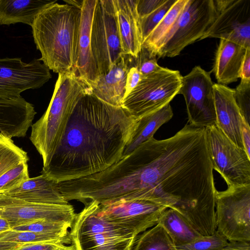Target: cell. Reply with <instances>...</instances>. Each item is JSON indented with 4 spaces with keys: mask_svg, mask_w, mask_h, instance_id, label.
<instances>
[{
    "mask_svg": "<svg viewBox=\"0 0 250 250\" xmlns=\"http://www.w3.org/2000/svg\"><path fill=\"white\" fill-rule=\"evenodd\" d=\"M137 122L122 107L110 105L91 92L85 94L42 174L59 183L104 170L123 156Z\"/></svg>",
    "mask_w": 250,
    "mask_h": 250,
    "instance_id": "1",
    "label": "cell"
},
{
    "mask_svg": "<svg viewBox=\"0 0 250 250\" xmlns=\"http://www.w3.org/2000/svg\"><path fill=\"white\" fill-rule=\"evenodd\" d=\"M81 8L56 1L42 10L31 26L39 60L58 74L72 71L77 54Z\"/></svg>",
    "mask_w": 250,
    "mask_h": 250,
    "instance_id": "2",
    "label": "cell"
},
{
    "mask_svg": "<svg viewBox=\"0 0 250 250\" xmlns=\"http://www.w3.org/2000/svg\"><path fill=\"white\" fill-rule=\"evenodd\" d=\"M91 92L73 71L58 74L47 109L31 126L29 139L42 156V167L49 164L78 101Z\"/></svg>",
    "mask_w": 250,
    "mask_h": 250,
    "instance_id": "3",
    "label": "cell"
},
{
    "mask_svg": "<svg viewBox=\"0 0 250 250\" xmlns=\"http://www.w3.org/2000/svg\"><path fill=\"white\" fill-rule=\"evenodd\" d=\"M99 204L90 201L76 216L69 231L76 250H132L138 237L99 213Z\"/></svg>",
    "mask_w": 250,
    "mask_h": 250,
    "instance_id": "4",
    "label": "cell"
},
{
    "mask_svg": "<svg viewBox=\"0 0 250 250\" xmlns=\"http://www.w3.org/2000/svg\"><path fill=\"white\" fill-rule=\"evenodd\" d=\"M182 77L178 70L162 67L143 77L124 99L121 107L137 119L157 111L179 94Z\"/></svg>",
    "mask_w": 250,
    "mask_h": 250,
    "instance_id": "5",
    "label": "cell"
},
{
    "mask_svg": "<svg viewBox=\"0 0 250 250\" xmlns=\"http://www.w3.org/2000/svg\"><path fill=\"white\" fill-rule=\"evenodd\" d=\"M217 229L229 242H250V184L217 191Z\"/></svg>",
    "mask_w": 250,
    "mask_h": 250,
    "instance_id": "6",
    "label": "cell"
},
{
    "mask_svg": "<svg viewBox=\"0 0 250 250\" xmlns=\"http://www.w3.org/2000/svg\"><path fill=\"white\" fill-rule=\"evenodd\" d=\"M93 55L99 77L124 55L113 0H97L91 27Z\"/></svg>",
    "mask_w": 250,
    "mask_h": 250,
    "instance_id": "7",
    "label": "cell"
},
{
    "mask_svg": "<svg viewBox=\"0 0 250 250\" xmlns=\"http://www.w3.org/2000/svg\"><path fill=\"white\" fill-rule=\"evenodd\" d=\"M217 15L214 0H188L157 57L172 58L179 55L186 46L200 40Z\"/></svg>",
    "mask_w": 250,
    "mask_h": 250,
    "instance_id": "8",
    "label": "cell"
},
{
    "mask_svg": "<svg viewBox=\"0 0 250 250\" xmlns=\"http://www.w3.org/2000/svg\"><path fill=\"white\" fill-rule=\"evenodd\" d=\"M213 169L228 186L250 184V157L214 124L205 127Z\"/></svg>",
    "mask_w": 250,
    "mask_h": 250,
    "instance_id": "9",
    "label": "cell"
},
{
    "mask_svg": "<svg viewBox=\"0 0 250 250\" xmlns=\"http://www.w3.org/2000/svg\"><path fill=\"white\" fill-rule=\"evenodd\" d=\"M211 72L196 66L182 77L179 94L185 100L189 124L194 126L206 127L216 123Z\"/></svg>",
    "mask_w": 250,
    "mask_h": 250,
    "instance_id": "10",
    "label": "cell"
},
{
    "mask_svg": "<svg viewBox=\"0 0 250 250\" xmlns=\"http://www.w3.org/2000/svg\"><path fill=\"white\" fill-rule=\"evenodd\" d=\"M50 70L38 59L26 63L20 58L0 59V100L18 98L21 93L42 86L51 78Z\"/></svg>",
    "mask_w": 250,
    "mask_h": 250,
    "instance_id": "11",
    "label": "cell"
},
{
    "mask_svg": "<svg viewBox=\"0 0 250 250\" xmlns=\"http://www.w3.org/2000/svg\"><path fill=\"white\" fill-rule=\"evenodd\" d=\"M218 11L213 23L200 40H228L250 47V0H214Z\"/></svg>",
    "mask_w": 250,
    "mask_h": 250,
    "instance_id": "12",
    "label": "cell"
},
{
    "mask_svg": "<svg viewBox=\"0 0 250 250\" xmlns=\"http://www.w3.org/2000/svg\"><path fill=\"white\" fill-rule=\"evenodd\" d=\"M167 208L151 201L136 199L100 205L98 211L106 221L138 236L157 224L161 215Z\"/></svg>",
    "mask_w": 250,
    "mask_h": 250,
    "instance_id": "13",
    "label": "cell"
},
{
    "mask_svg": "<svg viewBox=\"0 0 250 250\" xmlns=\"http://www.w3.org/2000/svg\"><path fill=\"white\" fill-rule=\"evenodd\" d=\"M76 216L73 206L39 204L0 194V216L11 229L39 220H46L71 226Z\"/></svg>",
    "mask_w": 250,
    "mask_h": 250,
    "instance_id": "14",
    "label": "cell"
},
{
    "mask_svg": "<svg viewBox=\"0 0 250 250\" xmlns=\"http://www.w3.org/2000/svg\"><path fill=\"white\" fill-rule=\"evenodd\" d=\"M97 2V0H83L81 7L76 58L72 70L91 89L99 77L92 53L91 42V23Z\"/></svg>",
    "mask_w": 250,
    "mask_h": 250,
    "instance_id": "15",
    "label": "cell"
},
{
    "mask_svg": "<svg viewBox=\"0 0 250 250\" xmlns=\"http://www.w3.org/2000/svg\"><path fill=\"white\" fill-rule=\"evenodd\" d=\"M213 93L215 125L234 145L244 149L242 126L245 119L236 102L234 89L216 83L213 84Z\"/></svg>",
    "mask_w": 250,
    "mask_h": 250,
    "instance_id": "16",
    "label": "cell"
},
{
    "mask_svg": "<svg viewBox=\"0 0 250 250\" xmlns=\"http://www.w3.org/2000/svg\"><path fill=\"white\" fill-rule=\"evenodd\" d=\"M124 55L136 58L142 48L138 0H113Z\"/></svg>",
    "mask_w": 250,
    "mask_h": 250,
    "instance_id": "17",
    "label": "cell"
},
{
    "mask_svg": "<svg viewBox=\"0 0 250 250\" xmlns=\"http://www.w3.org/2000/svg\"><path fill=\"white\" fill-rule=\"evenodd\" d=\"M130 57L124 55L105 75L100 76L91 92L103 101L121 107L125 92L126 75L130 66Z\"/></svg>",
    "mask_w": 250,
    "mask_h": 250,
    "instance_id": "18",
    "label": "cell"
},
{
    "mask_svg": "<svg viewBox=\"0 0 250 250\" xmlns=\"http://www.w3.org/2000/svg\"><path fill=\"white\" fill-rule=\"evenodd\" d=\"M2 194L35 203L69 204L61 192L58 183L43 174L29 178L20 186Z\"/></svg>",
    "mask_w": 250,
    "mask_h": 250,
    "instance_id": "19",
    "label": "cell"
},
{
    "mask_svg": "<svg viewBox=\"0 0 250 250\" xmlns=\"http://www.w3.org/2000/svg\"><path fill=\"white\" fill-rule=\"evenodd\" d=\"M247 48L228 40H220L211 71L214 74L217 83L226 85L236 82L240 78Z\"/></svg>",
    "mask_w": 250,
    "mask_h": 250,
    "instance_id": "20",
    "label": "cell"
},
{
    "mask_svg": "<svg viewBox=\"0 0 250 250\" xmlns=\"http://www.w3.org/2000/svg\"><path fill=\"white\" fill-rule=\"evenodd\" d=\"M50 0H0V25L22 23L31 27L38 15Z\"/></svg>",
    "mask_w": 250,
    "mask_h": 250,
    "instance_id": "21",
    "label": "cell"
},
{
    "mask_svg": "<svg viewBox=\"0 0 250 250\" xmlns=\"http://www.w3.org/2000/svg\"><path fill=\"white\" fill-rule=\"evenodd\" d=\"M173 115L171 106L168 104L160 109L137 119L136 127L125 146L123 155L132 152L142 143L153 137L160 126L169 121Z\"/></svg>",
    "mask_w": 250,
    "mask_h": 250,
    "instance_id": "22",
    "label": "cell"
},
{
    "mask_svg": "<svg viewBox=\"0 0 250 250\" xmlns=\"http://www.w3.org/2000/svg\"><path fill=\"white\" fill-rule=\"evenodd\" d=\"M188 0H176L163 19L142 42L150 56L157 57L181 15Z\"/></svg>",
    "mask_w": 250,
    "mask_h": 250,
    "instance_id": "23",
    "label": "cell"
},
{
    "mask_svg": "<svg viewBox=\"0 0 250 250\" xmlns=\"http://www.w3.org/2000/svg\"><path fill=\"white\" fill-rule=\"evenodd\" d=\"M166 230L176 246L188 244L201 235L178 211L167 208L158 223Z\"/></svg>",
    "mask_w": 250,
    "mask_h": 250,
    "instance_id": "24",
    "label": "cell"
},
{
    "mask_svg": "<svg viewBox=\"0 0 250 250\" xmlns=\"http://www.w3.org/2000/svg\"><path fill=\"white\" fill-rule=\"evenodd\" d=\"M132 250H181L165 229L157 224L137 237Z\"/></svg>",
    "mask_w": 250,
    "mask_h": 250,
    "instance_id": "25",
    "label": "cell"
},
{
    "mask_svg": "<svg viewBox=\"0 0 250 250\" xmlns=\"http://www.w3.org/2000/svg\"><path fill=\"white\" fill-rule=\"evenodd\" d=\"M27 153L17 146L11 138L0 133V177L22 162H28Z\"/></svg>",
    "mask_w": 250,
    "mask_h": 250,
    "instance_id": "26",
    "label": "cell"
},
{
    "mask_svg": "<svg viewBox=\"0 0 250 250\" xmlns=\"http://www.w3.org/2000/svg\"><path fill=\"white\" fill-rule=\"evenodd\" d=\"M0 242L21 244L58 242L65 244H71L69 237H64L52 234L12 229L0 233Z\"/></svg>",
    "mask_w": 250,
    "mask_h": 250,
    "instance_id": "27",
    "label": "cell"
},
{
    "mask_svg": "<svg viewBox=\"0 0 250 250\" xmlns=\"http://www.w3.org/2000/svg\"><path fill=\"white\" fill-rule=\"evenodd\" d=\"M68 224L42 219L14 227L12 229L69 237Z\"/></svg>",
    "mask_w": 250,
    "mask_h": 250,
    "instance_id": "28",
    "label": "cell"
},
{
    "mask_svg": "<svg viewBox=\"0 0 250 250\" xmlns=\"http://www.w3.org/2000/svg\"><path fill=\"white\" fill-rule=\"evenodd\" d=\"M27 162H22L0 177V194L20 186L29 179Z\"/></svg>",
    "mask_w": 250,
    "mask_h": 250,
    "instance_id": "29",
    "label": "cell"
},
{
    "mask_svg": "<svg viewBox=\"0 0 250 250\" xmlns=\"http://www.w3.org/2000/svg\"><path fill=\"white\" fill-rule=\"evenodd\" d=\"M229 242L217 230L210 235H200L191 242L177 247L181 250H221Z\"/></svg>",
    "mask_w": 250,
    "mask_h": 250,
    "instance_id": "30",
    "label": "cell"
},
{
    "mask_svg": "<svg viewBox=\"0 0 250 250\" xmlns=\"http://www.w3.org/2000/svg\"><path fill=\"white\" fill-rule=\"evenodd\" d=\"M176 1L166 0L164 3L153 12L144 17L139 18L143 42L163 19Z\"/></svg>",
    "mask_w": 250,
    "mask_h": 250,
    "instance_id": "31",
    "label": "cell"
},
{
    "mask_svg": "<svg viewBox=\"0 0 250 250\" xmlns=\"http://www.w3.org/2000/svg\"><path fill=\"white\" fill-rule=\"evenodd\" d=\"M234 89L236 102L245 120L250 121V82L241 81Z\"/></svg>",
    "mask_w": 250,
    "mask_h": 250,
    "instance_id": "32",
    "label": "cell"
},
{
    "mask_svg": "<svg viewBox=\"0 0 250 250\" xmlns=\"http://www.w3.org/2000/svg\"><path fill=\"white\" fill-rule=\"evenodd\" d=\"M134 59L136 62L134 66L138 68L143 77L155 73L162 67L157 63L156 57L150 56L142 48L138 57Z\"/></svg>",
    "mask_w": 250,
    "mask_h": 250,
    "instance_id": "33",
    "label": "cell"
},
{
    "mask_svg": "<svg viewBox=\"0 0 250 250\" xmlns=\"http://www.w3.org/2000/svg\"><path fill=\"white\" fill-rule=\"evenodd\" d=\"M13 250H76L73 245L67 246L58 242L22 244Z\"/></svg>",
    "mask_w": 250,
    "mask_h": 250,
    "instance_id": "34",
    "label": "cell"
},
{
    "mask_svg": "<svg viewBox=\"0 0 250 250\" xmlns=\"http://www.w3.org/2000/svg\"><path fill=\"white\" fill-rule=\"evenodd\" d=\"M165 1L166 0H138L137 11L139 18L149 15Z\"/></svg>",
    "mask_w": 250,
    "mask_h": 250,
    "instance_id": "35",
    "label": "cell"
},
{
    "mask_svg": "<svg viewBox=\"0 0 250 250\" xmlns=\"http://www.w3.org/2000/svg\"><path fill=\"white\" fill-rule=\"evenodd\" d=\"M142 78L141 74L135 66L132 65L130 67L126 75L124 98L137 86Z\"/></svg>",
    "mask_w": 250,
    "mask_h": 250,
    "instance_id": "36",
    "label": "cell"
},
{
    "mask_svg": "<svg viewBox=\"0 0 250 250\" xmlns=\"http://www.w3.org/2000/svg\"><path fill=\"white\" fill-rule=\"evenodd\" d=\"M240 78L241 81L250 82V47H248L245 51L241 68Z\"/></svg>",
    "mask_w": 250,
    "mask_h": 250,
    "instance_id": "37",
    "label": "cell"
},
{
    "mask_svg": "<svg viewBox=\"0 0 250 250\" xmlns=\"http://www.w3.org/2000/svg\"><path fill=\"white\" fill-rule=\"evenodd\" d=\"M242 139L244 149L250 157V126L245 120H244L242 126Z\"/></svg>",
    "mask_w": 250,
    "mask_h": 250,
    "instance_id": "38",
    "label": "cell"
},
{
    "mask_svg": "<svg viewBox=\"0 0 250 250\" xmlns=\"http://www.w3.org/2000/svg\"><path fill=\"white\" fill-rule=\"evenodd\" d=\"M221 250H250V242H229Z\"/></svg>",
    "mask_w": 250,
    "mask_h": 250,
    "instance_id": "39",
    "label": "cell"
},
{
    "mask_svg": "<svg viewBox=\"0 0 250 250\" xmlns=\"http://www.w3.org/2000/svg\"><path fill=\"white\" fill-rule=\"evenodd\" d=\"M21 243L0 242V250H13Z\"/></svg>",
    "mask_w": 250,
    "mask_h": 250,
    "instance_id": "40",
    "label": "cell"
},
{
    "mask_svg": "<svg viewBox=\"0 0 250 250\" xmlns=\"http://www.w3.org/2000/svg\"><path fill=\"white\" fill-rule=\"evenodd\" d=\"M11 229L8 222L4 218L0 216V233Z\"/></svg>",
    "mask_w": 250,
    "mask_h": 250,
    "instance_id": "41",
    "label": "cell"
},
{
    "mask_svg": "<svg viewBox=\"0 0 250 250\" xmlns=\"http://www.w3.org/2000/svg\"><path fill=\"white\" fill-rule=\"evenodd\" d=\"M64 1L66 3V4L81 8L83 4V0H67Z\"/></svg>",
    "mask_w": 250,
    "mask_h": 250,
    "instance_id": "42",
    "label": "cell"
}]
</instances>
